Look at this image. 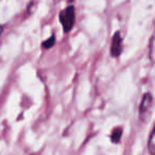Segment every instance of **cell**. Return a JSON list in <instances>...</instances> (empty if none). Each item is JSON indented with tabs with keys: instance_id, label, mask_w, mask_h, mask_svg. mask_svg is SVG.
Listing matches in <instances>:
<instances>
[{
	"instance_id": "1",
	"label": "cell",
	"mask_w": 155,
	"mask_h": 155,
	"mask_svg": "<svg viewBox=\"0 0 155 155\" xmlns=\"http://www.w3.org/2000/svg\"><path fill=\"white\" fill-rule=\"evenodd\" d=\"M60 22L63 27L65 33H68L72 30L75 22V11L73 5H69L66 9L61 11L60 13Z\"/></svg>"
},
{
	"instance_id": "2",
	"label": "cell",
	"mask_w": 155,
	"mask_h": 155,
	"mask_svg": "<svg viewBox=\"0 0 155 155\" xmlns=\"http://www.w3.org/2000/svg\"><path fill=\"white\" fill-rule=\"evenodd\" d=\"M153 104V98L150 93H147L143 95L139 105V117L142 121H146V119L149 117L151 113V108H152Z\"/></svg>"
},
{
	"instance_id": "3",
	"label": "cell",
	"mask_w": 155,
	"mask_h": 155,
	"mask_svg": "<svg viewBox=\"0 0 155 155\" xmlns=\"http://www.w3.org/2000/svg\"><path fill=\"white\" fill-rule=\"evenodd\" d=\"M122 52V37L120 32H116L113 36L112 46H110V53L114 58H118Z\"/></svg>"
},
{
	"instance_id": "4",
	"label": "cell",
	"mask_w": 155,
	"mask_h": 155,
	"mask_svg": "<svg viewBox=\"0 0 155 155\" xmlns=\"http://www.w3.org/2000/svg\"><path fill=\"white\" fill-rule=\"evenodd\" d=\"M122 133H123V129L121 127H117L110 133V140L114 143H119L122 137Z\"/></svg>"
},
{
	"instance_id": "5",
	"label": "cell",
	"mask_w": 155,
	"mask_h": 155,
	"mask_svg": "<svg viewBox=\"0 0 155 155\" xmlns=\"http://www.w3.org/2000/svg\"><path fill=\"white\" fill-rule=\"evenodd\" d=\"M148 147H149L150 152L152 153L153 155H155V125H154V129H153L152 133H151V135H150Z\"/></svg>"
},
{
	"instance_id": "6",
	"label": "cell",
	"mask_w": 155,
	"mask_h": 155,
	"mask_svg": "<svg viewBox=\"0 0 155 155\" xmlns=\"http://www.w3.org/2000/svg\"><path fill=\"white\" fill-rule=\"evenodd\" d=\"M54 44H55V36H54V35H51L49 38H47L43 43V48L44 49H50V48L53 47Z\"/></svg>"
},
{
	"instance_id": "7",
	"label": "cell",
	"mask_w": 155,
	"mask_h": 155,
	"mask_svg": "<svg viewBox=\"0 0 155 155\" xmlns=\"http://www.w3.org/2000/svg\"><path fill=\"white\" fill-rule=\"evenodd\" d=\"M2 31H3V27L0 26V36H1V34H2Z\"/></svg>"
}]
</instances>
